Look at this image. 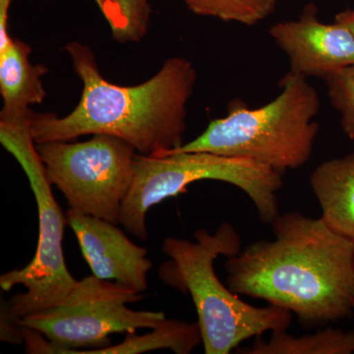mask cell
<instances>
[{
	"mask_svg": "<svg viewBox=\"0 0 354 354\" xmlns=\"http://www.w3.org/2000/svg\"><path fill=\"white\" fill-rule=\"evenodd\" d=\"M67 225L73 230L92 274L142 293L148 288L152 262L115 223L70 208Z\"/></svg>",
	"mask_w": 354,
	"mask_h": 354,
	"instance_id": "30bf717a",
	"label": "cell"
},
{
	"mask_svg": "<svg viewBox=\"0 0 354 354\" xmlns=\"http://www.w3.org/2000/svg\"><path fill=\"white\" fill-rule=\"evenodd\" d=\"M11 2L12 0H0V24H7Z\"/></svg>",
	"mask_w": 354,
	"mask_h": 354,
	"instance_id": "d6986e66",
	"label": "cell"
},
{
	"mask_svg": "<svg viewBox=\"0 0 354 354\" xmlns=\"http://www.w3.org/2000/svg\"><path fill=\"white\" fill-rule=\"evenodd\" d=\"M141 293L94 274L77 281L60 304L20 319L29 353H68L81 348L111 346V335L153 329L164 312L136 311L127 304Z\"/></svg>",
	"mask_w": 354,
	"mask_h": 354,
	"instance_id": "52a82bcc",
	"label": "cell"
},
{
	"mask_svg": "<svg viewBox=\"0 0 354 354\" xmlns=\"http://www.w3.org/2000/svg\"><path fill=\"white\" fill-rule=\"evenodd\" d=\"M106 20L114 41L139 43L150 27V0H95Z\"/></svg>",
	"mask_w": 354,
	"mask_h": 354,
	"instance_id": "9a60e30c",
	"label": "cell"
},
{
	"mask_svg": "<svg viewBox=\"0 0 354 354\" xmlns=\"http://www.w3.org/2000/svg\"><path fill=\"white\" fill-rule=\"evenodd\" d=\"M65 50L82 81V95L64 118L32 113L35 143L111 135L144 156H162L183 145L186 108L197 82L196 69L189 60L167 58L146 82L120 86L102 77L88 46L71 41Z\"/></svg>",
	"mask_w": 354,
	"mask_h": 354,
	"instance_id": "7a4b0ae2",
	"label": "cell"
},
{
	"mask_svg": "<svg viewBox=\"0 0 354 354\" xmlns=\"http://www.w3.org/2000/svg\"><path fill=\"white\" fill-rule=\"evenodd\" d=\"M310 186L326 225L354 243V153L319 165Z\"/></svg>",
	"mask_w": 354,
	"mask_h": 354,
	"instance_id": "7c38bea8",
	"label": "cell"
},
{
	"mask_svg": "<svg viewBox=\"0 0 354 354\" xmlns=\"http://www.w3.org/2000/svg\"><path fill=\"white\" fill-rule=\"evenodd\" d=\"M194 237L195 241L165 239L162 249L169 261L160 265L158 276L167 286L192 298L205 353L228 354L251 337L288 329L290 311L271 304L256 307L246 304L216 276V258L232 257L241 251V235L234 225L221 223L213 234L199 230Z\"/></svg>",
	"mask_w": 354,
	"mask_h": 354,
	"instance_id": "3957f363",
	"label": "cell"
},
{
	"mask_svg": "<svg viewBox=\"0 0 354 354\" xmlns=\"http://www.w3.org/2000/svg\"><path fill=\"white\" fill-rule=\"evenodd\" d=\"M317 15L315 4H307L297 20L272 25L269 35L288 57L290 72L325 80L354 64V36L339 23L325 24Z\"/></svg>",
	"mask_w": 354,
	"mask_h": 354,
	"instance_id": "9c48e42d",
	"label": "cell"
},
{
	"mask_svg": "<svg viewBox=\"0 0 354 354\" xmlns=\"http://www.w3.org/2000/svg\"><path fill=\"white\" fill-rule=\"evenodd\" d=\"M306 79L288 72L279 82L281 93L261 108L230 102L227 116L212 120L197 138L172 151L248 158L281 174L299 169L313 153L319 131L314 120L321 108Z\"/></svg>",
	"mask_w": 354,
	"mask_h": 354,
	"instance_id": "277c9868",
	"label": "cell"
},
{
	"mask_svg": "<svg viewBox=\"0 0 354 354\" xmlns=\"http://www.w3.org/2000/svg\"><path fill=\"white\" fill-rule=\"evenodd\" d=\"M335 22L346 27V29L353 32L354 36V10L348 9V10H344L337 14L335 16Z\"/></svg>",
	"mask_w": 354,
	"mask_h": 354,
	"instance_id": "ac0fdd59",
	"label": "cell"
},
{
	"mask_svg": "<svg viewBox=\"0 0 354 354\" xmlns=\"http://www.w3.org/2000/svg\"><path fill=\"white\" fill-rule=\"evenodd\" d=\"M239 351L246 354H351L354 353V330L327 328L301 337H293L286 330H274L268 341L259 337L251 348Z\"/></svg>",
	"mask_w": 354,
	"mask_h": 354,
	"instance_id": "5bb4252c",
	"label": "cell"
},
{
	"mask_svg": "<svg viewBox=\"0 0 354 354\" xmlns=\"http://www.w3.org/2000/svg\"><path fill=\"white\" fill-rule=\"evenodd\" d=\"M330 104L341 114L342 131L354 139V64L325 79Z\"/></svg>",
	"mask_w": 354,
	"mask_h": 354,
	"instance_id": "e0dca14e",
	"label": "cell"
},
{
	"mask_svg": "<svg viewBox=\"0 0 354 354\" xmlns=\"http://www.w3.org/2000/svg\"><path fill=\"white\" fill-rule=\"evenodd\" d=\"M202 342L198 323L165 318L152 332L143 335L127 334V339L115 346L72 353L140 354L158 349H169L176 354H189Z\"/></svg>",
	"mask_w": 354,
	"mask_h": 354,
	"instance_id": "4fadbf2b",
	"label": "cell"
},
{
	"mask_svg": "<svg viewBox=\"0 0 354 354\" xmlns=\"http://www.w3.org/2000/svg\"><path fill=\"white\" fill-rule=\"evenodd\" d=\"M274 241L225 262L228 288L295 313L305 326L335 322L354 309V243L298 212L272 221Z\"/></svg>",
	"mask_w": 354,
	"mask_h": 354,
	"instance_id": "6da1fadb",
	"label": "cell"
},
{
	"mask_svg": "<svg viewBox=\"0 0 354 354\" xmlns=\"http://www.w3.org/2000/svg\"><path fill=\"white\" fill-rule=\"evenodd\" d=\"M31 48L20 39L9 38L0 46V93L3 100L0 118L29 113L30 106L46 99L43 80L48 68L30 62Z\"/></svg>",
	"mask_w": 354,
	"mask_h": 354,
	"instance_id": "8fae6325",
	"label": "cell"
},
{
	"mask_svg": "<svg viewBox=\"0 0 354 354\" xmlns=\"http://www.w3.org/2000/svg\"><path fill=\"white\" fill-rule=\"evenodd\" d=\"M188 10L203 17L252 27L276 10L279 0H181Z\"/></svg>",
	"mask_w": 354,
	"mask_h": 354,
	"instance_id": "2e32d148",
	"label": "cell"
},
{
	"mask_svg": "<svg viewBox=\"0 0 354 354\" xmlns=\"http://www.w3.org/2000/svg\"><path fill=\"white\" fill-rule=\"evenodd\" d=\"M32 113L0 118L1 145L22 167L38 207L39 242L34 259L23 269L0 277V288L3 290L9 291L17 285L25 286V292L13 295L4 309L17 321L64 301L78 281L65 263L62 241L67 218L51 191L32 138Z\"/></svg>",
	"mask_w": 354,
	"mask_h": 354,
	"instance_id": "8992f818",
	"label": "cell"
},
{
	"mask_svg": "<svg viewBox=\"0 0 354 354\" xmlns=\"http://www.w3.org/2000/svg\"><path fill=\"white\" fill-rule=\"evenodd\" d=\"M51 185L70 208L120 225L121 209L131 189L137 151L124 140L93 135L85 142L36 143Z\"/></svg>",
	"mask_w": 354,
	"mask_h": 354,
	"instance_id": "ba28073f",
	"label": "cell"
},
{
	"mask_svg": "<svg viewBox=\"0 0 354 354\" xmlns=\"http://www.w3.org/2000/svg\"><path fill=\"white\" fill-rule=\"evenodd\" d=\"M202 180L232 184L250 198L264 223L279 215L278 195L283 174L243 158L208 152L171 151L162 156L136 153L131 189L121 209L120 225L141 241L148 239L147 214L167 198L187 192L188 186Z\"/></svg>",
	"mask_w": 354,
	"mask_h": 354,
	"instance_id": "5b68a950",
	"label": "cell"
}]
</instances>
